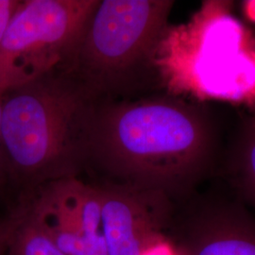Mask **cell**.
<instances>
[{"label": "cell", "mask_w": 255, "mask_h": 255, "mask_svg": "<svg viewBox=\"0 0 255 255\" xmlns=\"http://www.w3.org/2000/svg\"><path fill=\"white\" fill-rule=\"evenodd\" d=\"M215 133L199 107L167 94L98 101L88 164L109 182L164 192L172 200L201 180Z\"/></svg>", "instance_id": "obj_1"}, {"label": "cell", "mask_w": 255, "mask_h": 255, "mask_svg": "<svg viewBox=\"0 0 255 255\" xmlns=\"http://www.w3.org/2000/svg\"><path fill=\"white\" fill-rule=\"evenodd\" d=\"M97 102L61 69L5 92L1 147L9 179L32 191L78 178L88 164Z\"/></svg>", "instance_id": "obj_2"}, {"label": "cell", "mask_w": 255, "mask_h": 255, "mask_svg": "<svg viewBox=\"0 0 255 255\" xmlns=\"http://www.w3.org/2000/svg\"><path fill=\"white\" fill-rule=\"evenodd\" d=\"M231 7L206 1L186 23L164 29L153 66L165 94L255 107V38Z\"/></svg>", "instance_id": "obj_3"}, {"label": "cell", "mask_w": 255, "mask_h": 255, "mask_svg": "<svg viewBox=\"0 0 255 255\" xmlns=\"http://www.w3.org/2000/svg\"><path fill=\"white\" fill-rule=\"evenodd\" d=\"M171 0H98L73 50L58 68L97 101L135 99L158 86L153 56Z\"/></svg>", "instance_id": "obj_4"}, {"label": "cell", "mask_w": 255, "mask_h": 255, "mask_svg": "<svg viewBox=\"0 0 255 255\" xmlns=\"http://www.w3.org/2000/svg\"><path fill=\"white\" fill-rule=\"evenodd\" d=\"M98 0H20L0 42V94L60 68Z\"/></svg>", "instance_id": "obj_5"}, {"label": "cell", "mask_w": 255, "mask_h": 255, "mask_svg": "<svg viewBox=\"0 0 255 255\" xmlns=\"http://www.w3.org/2000/svg\"><path fill=\"white\" fill-rule=\"evenodd\" d=\"M99 187L107 255H142L165 237L174 208L173 200L164 192L113 182Z\"/></svg>", "instance_id": "obj_6"}, {"label": "cell", "mask_w": 255, "mask_h": 255, "mask_svg": "<svg viewBox=\"0 0 255 255\" xmlns=\"http://www.w3.org/2000/svg\"><path fill=\"white\" fill-rule=\"evenodd\" d=\"M186 224L179 255H255V217L242 207L207 205Z\"/></svg>", "instance_id": "obj_7"}, {"label": "cell", "mask_w": 255, "mask_h": 255, "mask_svg": "<svg viewBox=\"0 0 255 255\" xmlns=\"http://www.w3.org/2000/svg\"><path fill=\"white\" fill-rule=\"evenodd\" d=\"M24 204L46 235L66 255H108L104 239L88 237L66 197L62 180L30 191Z\"/></svg>", "instance_id": "obj_8"}, {"label": "cell", "mask_w": 255, "mask_h": 255, "mask_svg": "<svg viewBox=\"0 0 255 255\" xmlns=\"http://www.w3.org/2000/svg\"><path fill=\"white\" fill-rule=\"evenodd\" d=\"M9 255H66L46 235L25 204L9 222Z\"/></svg>", "instance_id": "obj_9"}, {"label": "cell", "mask_w": 255, "mask_h": 255, "mask_svg": "<svg viewBox=\"0 0 255 255\" xmlns=\"http://www.w3.org/2000/svg\"><path fill=\"white\" fill-rule=\"evenodd\" d=\"M232 177L241 196L255 209V118L242 124L231 161Z\"/></svg>", "instance_id": "obj_10"}, {"label": "cell", "mask_w": 255, "mask_h": 255, "mask_svg": "<svg viewBox=\"0 0 255 255\" xmlns=\"http://www.w3.org/2000/svg\"><path fill=\"white\" fill-rule=\"evenodd\" d=\"M19 3L20 0H0V42Z\"/></svg>", "instance_id": "obj_11"}, {"label": "cell", "mask_w": 255, "mask_h": 255, "mask_svg": "<svg viewBox=\"0 0 255 255\" xmlns=\"http://www.w3.org/2000/svg\"><path fill=\"white\" fill-rule=\"evenodd\" d=\"M142 255H179V254L173 243L164 237L147 249Z\"/></svg>", "instance_id": "obj_12"}, {"label": "cell", "mask_w": 255, "mask_h": 255, "mask_svg": "<svg viewBox=\"0 0 255 255\" xmlns=\"http://www.w3.org/2000/svg\"><path fill=\"white\" fill-rule=\"evenodd\" d=\"M2 98L3 95L0 94V187H2L6 182L9 180L8 177V172H7V166H6V162L5 158L2 151L1 147V118H2Z\"/></svg>", "instance_id": "obj_13"}, {"label": "cell", "mask_w": 255, "mask_h": 255, "mask_svg": "<svg viewBox=\"0 0 255 255\" xmlns=\"http://www.w3.org/2000/svg\"><path fill=\"white\" fill-rule=\"evenodd\" d=\"M9 233V223H0V255H3L7 248Z\"/></svg>", "instance_id": "obj_14"}]
</instances>
